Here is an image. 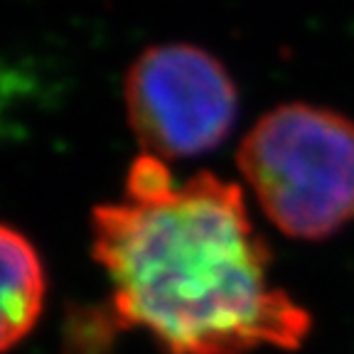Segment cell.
I'll return each mask as SVG.
<instances>
[{"mask_svg": "<svg viewBox=\"0 0 354 354\" xmlns=\"http://www.w3.org/2000/svg\"><path fill=\"white\" fill-rule=\"evenodd\" d=\"M91 256L111 283L113 327H138L165 354L298 349L310 313L271 281V249L241 187L212 172L172 183L140 155L121 202L91 212Z\"/></svg>", "mask_w": 354, "mask_h": 354, "instance_id": "6da1fadb", "label": "cell"}, {"mask_svg": "<svg viewBox=\"0 0 354 354\" xmlns=\"http://www.w3.org/2000/svg\"><path fill=\"white\" fill-rule=\"evenodd\" d=\"M239 170L286 236L322 241L354 219V123L337 111L283 104L239 145Z\"/></svg>", "mask_w": 354, "mask_h": 354, "instance_id": "7a4b0ae2", "label": "cell"}, {"mask_svg": "<svg viewBox=\"0 0 354 354\" xmlns=\"http://www.w3.org/2000/svg\"><path fill=\"white\" fill-rule=\"evenodd\" d=\"M128 123L143 155L197 158L229 138L239 94L232 74L194 44H155L133 62L123 84Z\"/></svg>", "mask_w": 354, "mask_h": 354, "instance_id": "3957f363", "label": "cell"}, {"mask_svg": "<svg viewBox=\"0 0 354 354\" xmlns=\"http://www.w3.org/2000/svg\"><path fill=\"white\" fill-rule=\"evenodd\" d=\"M47 298V273L35 243L0 224V354L35 330Z\"/></svg>", "mask_w": 354, "mask_h": 354, "instance_id": "277c9868", "label": "cell"}]
</instances>
